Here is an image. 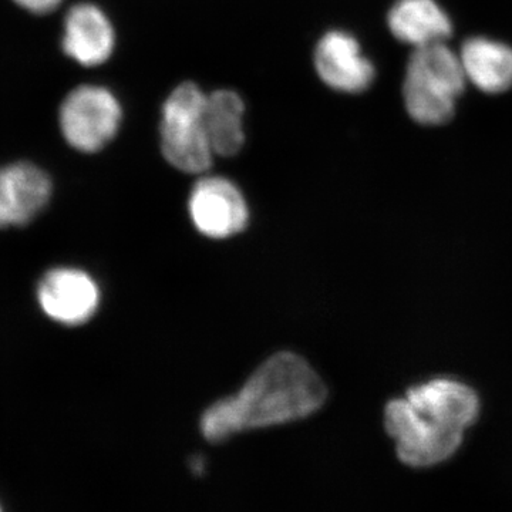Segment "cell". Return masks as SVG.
<instances>
[{
	"label": "cell",
	"instance_id": "obj_6",
	"mask_svg": "<svg viewBox=\"0 0 512 512\" xmlns=\"http://www.w3.org/2000/svg\"><path fill=\"white\" fill-rule=\"evenodd\" d=\"M188 211L195 228L212 239L234 237L247 228L249 220L244 195L222 177L201 178L192 188Z\"/></svg>",
	"mask_w": 512,
	"mask_h": 512
},
{
	"label": "cell",
	"instance_id": "obj_14",
	"mask_svg": "<svg viewBox=\"0 0 512 512\" xmlns=\"http://www.w3.org/2000/svg\"><path fill=\"white\" fill-rule=\"evenodd\" d=\"M16 3L30 13L36 15H46V13L53 12L62 5L63 0H15Z\"/></svg>",
	"mask_w": 512,
	"mask_h": 512
},
{
	"label": "cell",
	"instance_id": "obj_15",
	"mask_svg": "<svg viewBox=\"0 0 512 512\" xmlns=\"http://www.w3.org/2000/svg\"><path fill=\"white\" fill-rule=\"evenodd\" d=\"M190 467L192 473L197 474V476H201V474L205 473V467H207V463H205L204 458L200 456H195L194 458H192Z\"/></svg>",
	"mask_w": 512,
	"mask_h": 512
},
{
	"label": "cell",
	"instance_id": "obj_7",
	"mask_svg": "<svg viewBox=\"0 0 512 512\" xmlns=\"http://www.w3.org/2000/svg\"><path fill=\"white\" fill-rule=\"evenodd\" d=\"M37 301L50 319L66 326H79L93 318L99 308L100 291L86 272L55 268L39 282Z\"/></svg>",
	"mask_w": 512,
	"mask_h": 512
},
{
	"label": "cell",
	"instance_id": "obj_8",
	"mask_svg": "<svg viewBox=\"0 0 512 512\" xmlns=\"http://www.w3.org/2000/svg\"><path fill=\"white\" fill-rule=\"evenodd\" d=\"M315 69L330 89L343 93L365 92L375 79V67L363 56L349 33H326L315 50Z\"/></svg>",
	"mask_w": 512,
	"mask_h": 512
},
{
	"label": "cell",
	"instance_id": "obj_12",
	"mask_svg": "<svg viewBox=\"0 0 512 512\" xmlns=\"http://www.w3.org/2000/svg\"><path fill=\"white\" fill-rule=\"evenodd\" d=\"M460 62L467 80L488 94L507 92L512 86V49L484 37L467 40Z\"/></svg>",
	"mask_w": 512,
	"mask_h": 512
},
{
	"label": "cell",
	"instance_id": "obj_3",
	"mask_svg": "<svg viewBox=\"0 0 512 512\" xmlns=\"http://www.w3.org/2000/svg\"><path fill=\"white\" fill-rule=\"evenodd\" d=\"M460 56L443 43L414 49L406 77L403 97L407 113L426 126L446 123L453 117L458 96L466 86Z\"/></svg>",
	"mask_w": 512,
	"mask_h": 512
},
{
	"label": "cell",
	"instance_id": "obj_10",
	"mask_svg": "<svg viewBox=\"0 0 512 512\" xmlns=\"http://www.w3.org/2000/svg\"><path fill=\"white\" fill-rule=\"evenodd\" d=\"M114 46L116 33L103 10L92 3H79L69 10L62 39L67 57L82 66H100L113 55Z\"/></svg>",
	"mask_w": 512,
	"mask_h": 512
},
{
	"label": "cell",
	"instance_id": "obj_1",
	"mask_svg": "<svg viewBox=\"0 0 512 512\" xmlns=\"http://www.w3.org/2000/svg\"><path fill=\"white\" fill-rule=\"evenodd\" d=\"M328 390L301 356L281 352L255 370L234 396L218 400L202 414V436L220 443L242 431L281 426L318 412Z\"/></svg>",
	"mask_w": 512,
	"mask_h": 512
},
{
	"label": "cell",
	"instance_id": "obj_16",
	"mask_svg": "<svg viewBox=\"0 0 512 512\" xmlns=\"http://www.w3.org/2000/svg\"><path fill=\"white\" fill-rule=\"evenodd\" d=\"M0 512H2V511H0Z\"/></svg>",
	"mask_w": 512,
	"mask_h": 512
},
{
	"label": "cell",
	"instance_id": "obj_11",
	"mask_svg": "<svg viewBox=\"0 0 512 512\" xmlns=\"http://www.w3.org/2000/svg\"><path fill=\"white\" fill-rule=\"evenodd\" d=\"M393 36L417 47L443 43L451 35V22L434 0H399L389 13Z\"/></svg>",
	"mask_w": 512,
	"mask_h": 512
},
{
	"label": "cell",
	"instance_id": "obj_13",
	"mask_svg": "<svg viewBox=\"0 0 512 512\" xmlns=\"http://www.w3.org/2000/svg\"><path fill=\"white\" fill-rule=\"evenodd\" d=\"M244 114V101L232 90L208 94L204 123L214 154L231 157L241 150L245 141Z\"/></svg>",
	"mask_w": 512,
	"mask_h": 512
},
{
	"label": "cell",
	"instance_id": "obj_2",
	"mask_svg": "<svg viewBox=\"0 0 512 512\" xmlns=\"http://www.w3.org/2000/svg\"><path fill=\"white\" fill-rule=\"evenodd\" d=\"M478 414L480 399L470 386L439 377L389 402L384 424L400 461L409 467L426 468L457 453Z\"/></svg>",
	"mask_w": 512,
	"mask_h": 512
},
{
	"label": "cell",
	"instance_id": "obj_5",
	"mask_svg": "<svg viewBox=\"0 0 512 512\" xmlns=\"http://www.w3.org/2000/svg\"><path fill=\"white\" fill-rule=\"evenodd\" d=\"M123 110L106 87H77L60 106L59 123L64 140L82 153H96L116 137Z\"/></svg>",
	"mask_w": 512,
	"mask_h": 512
},
{
	"label": "cell",
	"instance_id": "obj_9",
	"mask_svg": "<svg viewBox=\"0 0 512 512\" xmlns=\"http://www.w3.org/2000/svg\"><path fill=\"white\" fill-rule=\"evenodd\" d=\"M52 181L32 163L0 167V228L29 224L49 202Z\"/></svg>",
	"mask_w": 512,
	"mask_h": 512
},
{
	"label": "cell",
	"instance_id": "obj_4",
	"mask_svg": "<svg viewBox=\"0 0 512 512\" xmlns=\"http://www.w3.org/2000/svg\"><path fill=\"white\" fill-rule=\"evenodd\" d=\"M205 103L207 94L187 82L174 89L163 106L161 148L165 160L183 173H205L215 156L205 131Z\"/></svg>",
	"mask_w": 512,
	"mask_h": 512
}]
</instances>
